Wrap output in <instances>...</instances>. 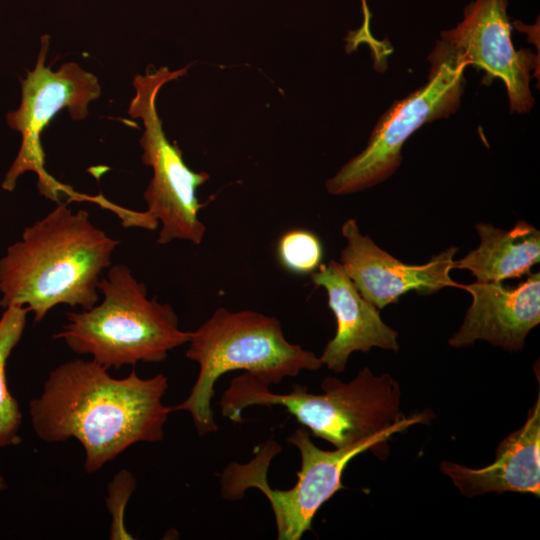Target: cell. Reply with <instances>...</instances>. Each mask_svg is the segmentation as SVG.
I'll list each match as a JSON object with an SVG mask.
<instances>
[{"label":"cell","instance_id":"5b68a950","mask_svg":"<svg viewBox=\"0 0 540 540\" xmlns=\"http://www.w3.org/2000/svg\"><path fill=\"white\" fill-rule=\"evenodd\" d=\"M103 300L87 310L69 312L67 324L54 335L75 353L90 355L107 369L138 362L164 361L168 352L189 342L168 303L148 298L146 286L122 264L101 278Z\"/></svg>","mask_w":540,"mask_h":540},{"label":"cell","instance_id":"ba28073f","mask_svg":"<svg viewBox=\"0 0 540 540\" xmlns=\"http://www.w3.org/2000/svg\"><path fill=\"white\" fill-rule=\"evenodd\" d=\"M428 59L427 83L395 102L379 119L366 148L326 182L330 194H350L385 181L400 166L403 144L419 127L459 108L466 66L437 46Z\"/></svg>","mask_w":540,"mask_h":540},{"label":"cell","instance_id":"8fae6325","mask_svg":"<svg viewBox=\"0 0 540 540\" xmlns=\"http://www.w3.org/2000/svg\"><path fill=\"white\" fill-rule=\"evenodd\" d=\"M342 235L347 245L339 263L360 294L379 310L409 291L429 295L447 286L461 287L450 277L457 247L447 248L425 264L408 265L362 235L353 218L344 222Z\"/></svg>","mask_w":540,"mask_h":540},{"label":"cell","instance_id":"e0dca14e","mask_svg":"<svg viewBox=\"0 0 540 540\" xmlns=\"http://www.w3.org/2000/svg\"><path fill=\"white\" fill-rule=\"evenodd\" d=\"M276 253L285 270L295 274H309L321 265L323 248L320 239L313 232L291 229L279 238Z\"/></svg>","mask_w":540,"mask_h":540},{"label":"cell","instance_id":"9c48e42d","mask_svg":"<svg viewBox=\"0 0 540 540\" xmlns=\"http://www.w3.org/2000/svg\"><path fill=\"white\" fill-rule=\"evenodd\" d=\"M49 36L41 37V49L35 68L27 71L21 82L22 98L17 110L6 116L9 127L21 134L19 152L2 182V188L13 191L18 178L25 172L38 177L37 187L46 198L60 202V195L77 193L56 181L45 169V153L41 133L62 109L72 119L83 120L88 115V104L101 95L97 77L75 62L64 63L57 71L45 66Z\"/></svg>","mask_w":540,"mask_h":540},{"label":"cell","instance_id":"2e32d148","mask_svg":"<svg viewBox=\"0 0 540 540\" xmlns=\"http://www.w3.org/2000/svg\"><path fill=\"white\" fill-rule=\"evenodd\" d=\"M28 310L11 305L0 318V448L18 444L22 413L17 400L8 389L6 364L19 343L26 325Z\"/></svg>","mask_w":540,"mask_h":540},{"label":"cell","instance_id":"30bf717a","mask_svg":"<svg viewBox=\"0 0 540 540\" xmlns=\"http://www.w3.org/2000/svg\"><path fill=\"white\" fill-rule=\"evenodd\" d=\"M506 7L507 0L472 1L464 9L463 20L443 31L436 46L466 67L484 70L490 81L501 79L511 111L527 113L534 105L530 71L537 61L530 50L515 49Z\"/></svg>","mask_w":540,"mask_h":540},{"label":"cell","instance_id":"ac0fdd59","mask_svg":"<svg viewBox=\"0 0 540 540\" xmlns=\"http://www.w3.org/2000/svg\"><path fill=\"white\" fill-rule=\"evenodd\" d=\"M135 486L136 480L127 470H121L108 485L106 504L112 517L110 539H133L124 525V511Z\"/></svg>","mask_w":540,"mask_h":540},{"label":"cell","instance_id":"6da1fadb","mask_svg":"<svg viewBox=\"0 0 540 540\" xmlns=\"http://www.w3.org/2000/svg\"><path fill=\"white\" fill-rule=\"evenodd\" d=\"M167 388L163 374L114 378L94 360L73 359L50 372L29 413L41 440L79 441L85 471L95 473L135 443L163 440L173 411L162 402Z\"/></svg>","mask_w":540,"mask_h":540},{"label":"cell","instance_id":"7c38bea8","mask_svg":"<svg viewBox=\"0 0 540 540\" xmlns=\"http://www.w3.org/2000/svg\"><path fill=\"white\" fill-rule=\"evenodd\" d=\"M472 296L464 321L450 339L455 348L485 340L508 351H521L528 333L540 322V274L510 288L500 283L461 285Z\"/></svg>","mask_w":540,"mask_h":540},{"label":"cell","instance_id":"3957f363","mask_svg":"<svg viewBox=\"0 0 540 540\" xmlns=\"http://www.w3.org/2000/svg\"><path fill=\"white\" fill-rule=\"evenodd\" d=\"M188 343L186 357L199 365V373L189 396L172 408L188 412L201 436L218 430L211 401L227 372L244 370L270 386L323 366L314 352L285 338L278 319L252 310L216 309Z\"/></svg>","mask_w":540,"mask_h":540},{"label":"cell","instance_id":"9a60e30c","mask_svg":"<svg viewBox=\"0 0 540 540\" xmlns=\"http://www.w3.org/2000/svg\"><path fill=\"white\" fill-rule=\"evenodd\" d=\"M480 245L453 261V269L469 270L477 282L500 283L528 274L540 260V232L526 221L509 230L491 224H476Z\"/></svg>","mask_w":540,"mask_h":540},{"label":"cell","instance_id":"8992f818","mask_svg":"<svg viewBox=\"0 0 540 540\" xmlns=\"http://www.w3.org/2000/svg\"><path fill=\"white\" fill-rule=\"evenodd\" d=\"M427 420L425 413L404 417L360 443L334 450L320 449L313 443L306 428H297L287 438L288 443L297 447L301 458L298 479L292 488L276 489L269 485L268 469L281 447L274 440H268L256 448L249 462L228 464L220 475L221 495L225 499L237 500L248 489L260 490L272 508L277 538L299 540L311 530L313 519L321 506L345 488L342 475L353 458L367 450H372L378 457L384 456L387 441L393 434Z\"/></svg>","mask_w":540,"mask_h":540},{"label":"cell","instance_id":"277c9868","mask_svg":"<svg viewBox=\"0 0 540 540\" xmlns=\"http://www.w3.org/2000/svg\"><path fill=\"white\" fill-rule=\"evenodd\" d=\"M269 387L247 372L233 378L220 400L222 415L241 423L245 408L281 406L313 436L335 448L360 443L404 418L399 383L389 374L374 375L368 367L350 382L325 377L320 394L301 384L283 394Z\"/></svg>","mask_w":540,"mask_h":540},{"label":"cell","instance_id":"4fadbf2b","mask_svg":"<svg viewBox=\"0 0 540 540\" xmlns=\"http://www.w3.org/2000/svg\"><path fill=\"white\" fill-rule=\"evenodd\" d=\"M311 278L326 290L328 306L337 322L335 336L319 357L322 365L340 373L353 352H368L372 347L399 350L398 333L382 321L379 309L360 294L339 262L321 264Z\"/></svg>","mask_w":540,"mask_h":540},{"label":"cell","instance_id":"52a82bcc","mask_svg":"<svg viewBox=\"0 0 540 540\" xmlns=\"http://www.w3.org/2000/svg\"><path fill=\"white\" fill-rule=\"evenodd\" d=\"M186 72L187 67L175 71L149 67L144 75H136L133 79L135 96L128 109L131 117L143 121L142 162L153 170L143 196L146 212L161 224L157 242L162 245L175 239L199 245L206 232L198 216L206 203L199 202L196 192L208 181L209 175L195 172L185 164L181 149L167 139L156 109V98L162 86Z\"/></svg>","mask_w":540,"mask_h":540},{"label":"cell","instance_id":"5bb4252c","mask_svg":"<svg viewBox=\"0 0 540 540\" xmlns=\"http://www.w3.org/2000/svg\"><path fill=\"white\" fill-rule=\"evenodd\" d=\"M440 469L466 497L507 491L531 493L539 497L540 397L530 409L523 426L499 443L494 462L480 469H472L444 461Z\"/></svg>","mask_w":540,"mask_h":540},{"label":"cell","instance_id":"d6986e66","mask_svg":"<svg viewBox=\"0 0 540 540\" xmlns=\"http://www.w3.org/2000/svg\"><path fill=\"white\" fill-rule=\"evenodd\" d=\"M5 487H6L5 480H4V478L0 475V492H1L2 490H4Z\"/></svg>","mask_w":540,"mask_h":540},{"label":"cell","instance_id":"7a4b0ae2","mask_svg":"<svg viewBox=\"0 0 540 540\" xmlns=\"http://www.w3.org/2000/svg\"><path fill=\"white\" fill-rule=\"evenodd\" d=\"M119 241L66 203L25 228L0 259V306L25 307L41 321L57 305L87 310L99 301L101 273Z\"/></svg>","mask_w":540,"mask_h":540}]
</instances>
